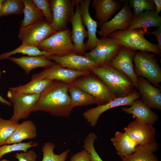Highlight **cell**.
<instances>
[{"mask_svg":"<svg viewBox=\"0 0 161 161\" xmlns=\"http://www.w3.org/2000/svg\"><path fill=\"white\" fill-rule=\"evenodd\" d=\"M70 84L53 80L41 93L31 112L43 111L52 116L67 117L73 111L68 90Z\"/></svg>","mask_w":161,"mask_h":161,"instance_id":"cell-1","label":"cell"},{"mask_svg":"<svg viewBox=\"0 0 161 161\" xmlns=\"http://www.w3.org/2000/svg\"><path fill=\"white\" fill-rule=\"evenodd\" d=\"M90 71L104 83L115 98L127 96L134 90V83L128 76L109 65L96 67Z\"/></svg>","mask_w":161,"mask_h":161,"instance_id":"cell-2","label":"cell"},{"mask_svg":"<svg viewBox=\"0 0 161 161\" xmlns=\"http://www.w3.org/2000/svg\"><path fill=\"white\" fill-rule=\"evenodd\" d=\"M146 34L141 29L118 30L109 37L115 42L127 48L140 51L151 52L161 56V50L158 44L152 43L144 37Z\"/></svg>","mask_w":161,"mask_h":161,"instance_id":"cell-3","label":"cell"},{"mask_svg":"<svg viewBox=\"0 0 161 161\" xmlns=\"http://www.w3.org/2000/svg\"><path fill=\"white\" fill-rule=\"evenodd\" d=\"M155 56L152 53L137 51L133 57V62L136 76L144 78L158 88L161 82V68Z\"/></svg>","mask_w":161,"mask_h":161,"instance_id":"cell-4","label":"cell"},{"mask_svg":"<svg viewBox=\"0 0 161 161\" xmlns=\"http://www.w3.org/2000/svg\"><path fill=\"white\" fill-rule=\"evenodd\" d=\"M71 84L95 98L99 102V105L105 104L115 98L104 83L91 73L78 78Z\"/></svg>","mask_w":161,"mask_h":161,"instance_id":"cell-5","label":"cell"},{"mask_svg":"<svg viewBox=\"0 0 161 161\" xmlns=\"http://www.w3.org/2000/svg\"><path fill=\"white\" fill-rule=\"evenodd\" d=\"M37 47L51 55L62 56L76 53L71 37V31L68 28L56 32L43 41Z\"/></svg>","mask_w":161,"mask_h":161,"instance_id":"cell-6","label":"cell"},{"mask_svg":"<svg viewBox=\"0 0 161 161\" xmlns=\"http://www.w3.org/2000/svg\"><path fill=\"white\" fill-rule=\"evenodd\" d=\"M79 0H49L53 19L50 25L56 31L64 30L74 14Z\"/></svg>","mask_w":161,"mask_h":161,"instance_id":"cell-7","label":"cell"},{"mask_svg":"<svg viewBox=\"0 0 161 161\" xmlns=\"http://www.w3.org/2000/svg\"><path fill=\"white\" fill-rule=\"evenodd\" d=\"M122 47L109 37H101L98 39L95 47L84 56L94 61L98 66L106 65L117 55Z\"/></svg>","mask_w":161,"mask_h":161,"instance_id":"cell-8","label":"cell"},{"mask_svg":"<svg viewBox=\"0 0 161 161\" xmlns=\"http://www.w3.org/2000/svg\"><path fill=\"white\" fill-rule=\"evenodd\" d=\"M41 94H22L9 90L7 96L13 106V114L10 120L18 122L28 118Z\"/></svg>","mask_w":161,"mask_h":161,"instance_id":"cell-9","label":"cell"},{"mask_svg":"<svg viewBox=\"0 0 161 161\" xmlns=\"http://www.w3.org/2000/svg\"><path fill=\"white\" fill-rule=\"evenodd\" d=\"M45 19L20 28L18 37L22 43L38 47L43 41L56 32Z\"/></svg>","mask_w":161,"mask_h":161,"instance_id":"cell-10","label":"cell"},{"mask_svg":"<svg viewBox=\"0 0 161 161\" xmlns=\"http://www.w3.org/2000/svg\"><path fill=\"white\" fill-rule=\"evenodd\" d=\"M90 71H80L62 67L55 63L41 72L33 75L31 80L49 79L71 84L78 78L89 74Z\"/></svg>","mask_w":161,"mask_h":161,"instance_id":"cell-11","label":"cell"},{"mask_svg":"<svg viewBox=\"0 0 161 161\" xmlns=\"http://www.w3.org/2000/svg\"><path fill=\"white\" fill-rule=\"evenodd\" d=\"M129 1H126L121 10L111 20L100 25V30L98 32L102 37L108 36L114 32L128 30L134 18Z\"/></svg>","mask_w":161,"mask_h":161,"instance_id":"cell-12","label":"cell"},{"mask_svg":"<svg viewBox=\"0 0 161 161\" xmlns=\"http://www.w3.org/2000/svg\"><path fill=\"white\" fill-rule=\"evenodd\" d=\"M140 95L135 90L130 95L123 97L115 98L105 104L88 109L83 113V116L92 126H96L100 115L112 108L121 106H130L136 100L139 98Z\"/></svg>","mask_w":161,"mask_h":161,"instance_id":"cell-13","label":"cell"},{"mask_svg":"<svg viewBox=\"0 0 161 161\" xmlns=\"http://www.w3.org/2000/svg\"><path fill=\"white\" fill-rule=\"evenodd\" d=\"M124 130L138 145L156 141L155 129L153 126L139 120L131 122Z\"/></svg>","mask_w":161,"mask_h":161,"instance_id":"cell-14","label":"cell"},{"mask_svg":"<svg viewBox=\"0 0 161 161\" xmlns=\"http://www.w3.org/2000/svg\"><path fill=\"white\" fill-rule=\"evenodd\" d=\"M62 67L78 71H90L98 66L94 61L84 55L75 53L60 56L50 55L47 57Z\"/></svg>","mask_w":161,"mask_h":161,"instance_id":"cell-15","label":"cell"},{"mask_svg":"<svg viewBox=\"0 0 161 161\" xmlns=\"http://www.w3.org/2000/svg\"><path fill=\"white\" fill-rule=\"evenodd\" d=\"M137 51L122 46L117 55L109 65L121 71L132 81L135 88L137 89L138 80L134 72L133 57Z\"/></svg>","mask_w":161,"mask_h":161,"instance_id":"cell-16","label":"cell"},{"mask_svg":"<svg viewBox=\"0 0 161 161\" xmlns=\"http://www.w3.org/2000/svg\"><path fill=\"white\" fill-rule=\"evenodd\" d=\"M138 92L141 100L151 109H161V89L155 87L147 80L141 76L137 77Z\"/></svg>","mask_w":161,"mask_h":161,"instance_id":"cell-17","label":"cell"},{"mask_svg":"<svg viewBox=\"0 0 161 161\" xmlns=\"http://www.w3.org/2000/svg\"><path fill=\"white\" fill-rule=\"evenodd\" d=\"M79 1L76 6V10L70 22L72 26L71 37L75 49L76 54L84 55L86 52L85 39L88 37V33L81 18Z\"/></svg>","mask_w":161,"mask_h":161,"instance_id":"cell-18","label":"cell"},{"mask_svg":"<svg viewBox=\"0 0 161 161\" xmlns=\"http://www.w3.org/2000/svg\"><path fill=\"white\" fill-rule=\"evenodd\" d=\"M91 0H80L79 7L82 22L87 29L88 39L86 43L85 49L90 50L96 46L98 39L96 36L97 22L91 17L89 8Z\"/></svg>","mask_w":161,"mask_h":161,"instance_id":"cell-19","label":"cell"},{"mask_svg":"<svg viewBox=\"0 0 161 161\" xmlns=\"http://www.w3.org/2000/svg\"><path fill=\"white\" fill-rule=\"evenodd\" d=\"M122 110L133 115L136 119L153 126L159 119L158 115L145 105L139 98L136 100L129 107H123Z\"/></svg>","mask_w":161,"mask_h":161,"instance_id":"cell-20","label":"cell"},{"mask_svg":"<svg viewBox=\"0 0 161 161\" xmlns=\"http://www.w3.org/2000/svg\"><path fill=\"white\" fill-rule=\"evenodd\" d=\"M91 2L99 25L109 21L122 4L121 1L116 0H93Z\"/></svg>","mask_w":161,"mask_h":161,"instance_id":"cell-21","label":"cell"},{"mask_svg":"<svg viewBox=\"0 0 161 161\" xmlns=\"http://www.w3.org/2000/svg\"><path fill=\"white\" fill-rule=\"evenodd\" d=\"M8 59L21 68L27 74H29L33 69L38 67L46 68L55 63L44 55L24 56L20 58L10 57Z\"/></svg>","mask_w":161,"mask_h":161,"instance_id":"cell-22","label":"cell"},{"mask_svg":"<svg viewBox=\"0 0 161 161\" xmlns=\"http://www.w3.org/2000/svg\"><path fill=\"white\" fill-rule=\"evenodd\" d=\"M161 26V17L155 10L146 11L134 17L128 30L141 29L148 34L147 28L150 27Z\"/></svg>","mask_w":161,"mask_h":161,"instance_id":"cell-23","label":"cell"},{"mask_svg":"<svg viewBox=\"0 0 161 161\" xmlns=\"http://www.w3.org/2000/svg\"><path fill=\"white\" fill-rule=\"evenodd\" d=\"M37 135L36 126L33 121L25 120L18 124L12 135L6 141L5 144L21 143L25 140L35 138Z\"/></svg>","mask_w":161,"mask_h":161,"instance_id":"cell-24","label":"cell"},{"mask_svg":"<svg viewBox=\"0 0 161 161\" xmlns=\"http://www.w3.org/2000/svg\"><path fill=\"white\" fill-rule=\"evenodd\" d=\"M158 149V145L156 141L138 145L133 154L120 157L121 161H159L154 153Z\"/></svg>","mask_w":161,"mask_h":161,"instance_id":"cell-25","label":"cell"},{"mask_svg":"<svg viewBox=\"0 0 161 161\" xmlns=\"http://www.w3.org/2000/svg\"><path fill=\"white\" fill-rule=\"evenodd\" d=\"M111 141L120 157L132 154L138 145L125 132L117 131Z\"/></svg>","mask_w":161,"mask_h":161,"instance_id":"cell-26","label":"cell"},{"mask_svg":"<svg viewBox=\"0 0 161 161\" xmlns=\"http://www.w3.org/2000/svg\"><path fill=\"white\" fill-rule=\"evenodd\" d=\"M24 7L23 19L20 23V28H24L45 19L43 14L32 0H22Z\"/></svg>","mask_w":161,"mask_h":161,"instance_id":"cell-27","label":"cell"},{"mask_svg":"<svg viewBox=\"0 0 161 161\" xmlns=\"http://www.w3.org/2000/svg\"><path fill=\"white\" fill-rule=\"evenodd\" d=\"M53 81L47 79L41 80H31L30 82L25 84L10 87L9 90L22 94H41Z\"/></svg>","mask_w":161,"mask_h":161,"instance_id":"cell-28","label":"cell"},{"mask_svg":"<svg viewBox=\"0 0 161 161\" xmlns=\"http://www.w3.org/2000/svg\"><path fill=\"white\" fill-rule=\"evenodd\" d=\"M68 92L74 108L77 106H86L95 104L99 105V102L95 98L71 84Z\"/></svg>","mask_w":161,"mask_h":161,"instance_id":"cell-29","label":"cell"},{"mask_svg":"<svg viewBox=\"0 0 161 161\" xmlns=\"http://www.w3.org/2000/svg\"><path fill=\"white\" fill-rule=\"evenodd\" d=\"M17 53L27 55L28 56L44 55L47 57L51 55L50 53L42 51L37 47L22 43L19 47L13 50L0 55V59H8L12 55Z\"/></svg>","mask_w":161,"mask_h":161,"instance_id":"cell-30","label":"cell"},{"mask_svg":"<svg viewBox=\"0 0 161 161\" xmlns=\"http://www.w3.org/2000/svg\"><path fill=\"white\" fill-rule=\"evenodd\" d=\"M24 7L22 0H5L0 8V18L10 15L22 14Z\"/></svg>","mask_w":161,"mask_h":161,"instance_id":"cell-31","label":"cell"},{"mask_svg":"<svg viewBox=\"0 0 161 161\" xmlns=\"http://www.w3.org/2000/svg\"><path fill=\"white\" fill-rule=\"evenodd\" d=\"M55 147V145L51 142L44 143L42 149L43 154L42 161H65L70 151L67 150L59 154H56L54 152Z\"/></svg>","mask_w":161,"mask_h":161,"instance_id":"cell-32","label":"cell"},{"mask_svg":"<svg viewBox=\"0 0 161 161\" xmlns=\"http://www.w3.org/2000/svg\"><path fill=\"white\" fill-rule=\"evenodd\" d=\"M19 123L0 117V146L5 145L6 141L12 135Z\"/></svg>","mask_w":161,"mask_h":161,"instance_id":"cell-33","label":"cell"},{"mask_svg":"<svg viewBox=\"0 0 161 161\" xmlns=\"http://www.w3.org/2000/svg\"><path fill=\"white\" fill-rule=\"evenodd\" d=\"M37 142L30 141L27 142L21 143L11 144H5L0 146V159L4 155L16 151H22L26 152L31 147L38 146Z\"/></svg>","mask_w":161,"mask_h":161,"instance_id":"cell-34","label":"cell"},{"mask_svg":"<svg viewBox=\"0 0 161 161\" xmlns=\"http://www.w3.org/2000/svg\"><path fill=\"white\" fill-rule=\"evenodd\" d=\"M129 1L133 9L134 17H137L144 10H155V6L153 0H130Z\"/></svg>","mask_w":161,"mask_h":161,"instance_id":"cell-35","label":"cell"},{"mask_svg":"<svg viewBox=\"0 0 161 161\" xmlns=\"http://www.w3.org/2000/svg\"><path fill=\"white\" fill-rule=\"evenodd\" d=\"M97 135L94 132L89 134L84 140V149L89 154L91 161H103L100 157L94 146L95 140L97 139Z\"/></svg>","mask_w":161,"mask_h":161,"instance_id":"cell-36","label":"cell"},{"mask_svg":"<svg viewBox=\"0 0 161 161\" xmlns=\"http://www.w3.org/2000/svg\"><path fill=\"white\" fill-rule=\"evenodd\" d=\"M32 1L42 13L45 20L50 24L52 21L53 16L49 0H32Z\"/></svg>","mask_w":161,"mask_h":161,"instance_id":"cell-37","label":"cell"},{"mask_svg":"<svg viewBox=\"0 0 161 161\" xmlns=\"http://www.w3.org/2000/svg\"><path fill=\"white\" fill-rule=\"evenodd\" d=\"M15 157L18 161H36L37 155L35 151L29 150L26 152L16 153Z\"/></svg>","mask_w":161,"mask_h":161,"instance_id":"cell-38","label":"cell"},{"mask_svg":"<svg viewBox=\"0 0 161 161\" xmlns=\"http://www.w3.org/2000/svg\"><path fill=\"white\" fill-rule=\"evenodd\" d=\"M70 161H91L90 154L85 150L83 149L73 155Z\"/></svg>","mask_w":161,"mask_h":161,"instance_id":"cell-39","label":"cell"},{"mask_svg":"<svg viewBox=\"0 0 161 161\" xmlns=\"http://www.w3.org/2000/svg\"><path fill=\"white\" fill-rule=\"evenodd\" d=\"M148 34H153L156 36V40L158 42L157 44L160 49L161 50V26L155 31L148 32Z\"/></svg>","mask_w":161,"mask_h":161,"instance_id":"cell-40","label":"cell"},{"mask_svg":"<svg viewBox=\"0 0 161 161\" xmlns=\"http://www.w3.org/2000/svg\"><path fill=\"white\" fill-rule=\"evenodd\" d=\"M155 6V12L158 14L161 11V0H153Z\"/></svg>","mask_w":161,"mask_h":161,"instance_id":"cell-41","label":"cell"},{"mask_svg":"<svg viewBox=\"0 0 161 161\" xmlns=\"http://www.w3.org/2000/svg\"><path fill=\"white\" fill-rule=\"evenodd\" d=\"M2 75V72L0 70V78ZM0 102L3 104L6 105L9 107L13 106L12 104L10 101H8L2 97L0 95Z\"/></svg>","mask_w":161,"mask_h":161,"instance_id":"cell-42","label":"cell"},{"mask_svg":"<svg viewBox=\"0 0 161 161\" xmlns=\"http://www.w3.org/2000/svg\"><path fill=\"white\" fill-rule=\"evenodd\" d=\"M5 0H0V8L1 7L2 4L4 1Z\"/></svg>","mask_w":161,"mask_h":161,"instance_id":"cell-43","label":"cell"},{"mask_svg":"<svg viewBox=\"0 0 161 161\" xmlns=\"http://www.w3.org/2000/svg\"><path fill=\"white\" fill-rule=\"evenodd\" d=\"M0 161H10L7 159H3L0 160Z\"/></svg>","mask_w":161,"mask_h":161,"instance_id":"cell-44","label":"cell"}]
</instances>
